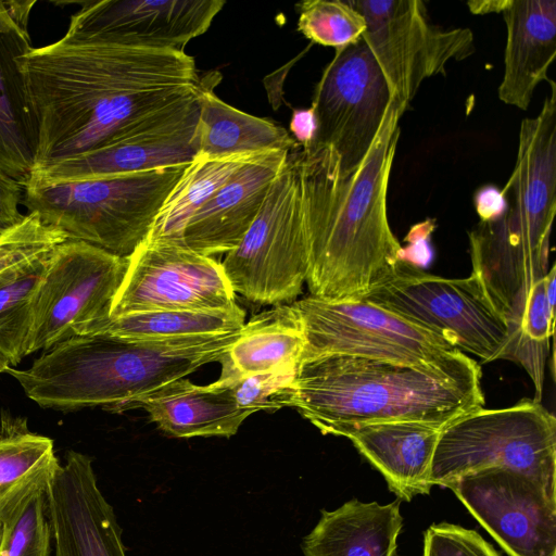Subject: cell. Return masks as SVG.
Segmentation results:
<instances>
[{
    "mask_svg": "<svg viewBox=\"0 0 556 556\" xmlns=\"http://www.w3.org/2000/svg\"><path fill=\"white\" fill-rule=\"evenodd\" d=\"M36 128L35 168L127 140L174 132L199 115L194 59L72 29L20 58Z\"/></svg>",
    "mask_w": 556,
    "mask_h": 556,
    "instance_id": "1",
    "label": "cell"
},
{
    "mask_svg": "<svg viewBox=\"0 0 556 556\" xmlns=\"http://www.w3.org/2000/svg\"><path fill=\"white\" fill-rule=\"evenodd\" d=\"M408 105L391 102L377 140L361 166L342 174L328 147L301 149L309 295L359 301L393 273L403 248L387 213V192Z\"/></svg>",
    "mask_w": 556,
    "mask_h": 556,
    "instance_id": "2",
    "label": "cell"
},
{
    "mask_svg": "<svg viewBox=\"0 0 556 556\" xmlns=\"http://www.w3.org/2000/svg\"><path fill=\"white\" fill-rule=\"evenodd\" d=\"M239 332L176 340L79 334L46 351L27 369L5 372L40 407L119 413L128 401L219 362Z\"/></svg>",
    "mask_w": 556,
    "mask_h": 556,
    "instance_id": "3",
    "label": "cell"
},
{
    "mask_svg": "<svg viewBox=\"0 0 556 556\" xmlns=\"http://www.w3.org/2000/svg\"><path fill=\"white\" fill-rule=\"evenodd\" d=\"M483 404L481 389L456 386L418 367L326 354L299 364L291 407L323 434L344 437L358 427L394 421L443 429Z\"/></svg>",
    "mask_w": 556,
    "mask_h": 556,
    "instance_id": "4",
    "label": "cell"
},
{
    "mask_svg": "<svg viewBox=\"0 0 556 556\" xmlns=\"http://www.w3.org/2000/svg\"><path fill=\"white\" fill-rule=\"evenodd\" d=\"M187 165L56 182L30 179L22 204L67 240L127 257L148 238Z\"/></svg>",
    "mask_w": 556,
    "mask_h": 556,
    "instance_id": "5",
    "label": "cell"
},
{
    "mask_svg": "<svg viewBox=\"0 0 556 556\" xmlns=\"http://www.w3.org/2000/svg\"><path fill=\"white\" fill-rule=\"evenodd\" d=\"M305 336L301 361L346 354L409 365L463 388L481 389L479 364L459 349L365 300L293 301Z\"/></svg>",
    "mask_w": 556,
    "mask_h": 556,
    "instance_id": "6",
    "label": "cell"
},
{
    "mask_svg": "<svg viewBox=\"0 0 556 556\" xmlns=\"http://www.w3.org/2000/svg\"><path fill=\"white\" fill-rule=\"evenodd\" d=\"M248 301L280 305L298 298L308 269L300 146L288 153L252 225L222 262Z\"/></svg>",
    "mask_w": 556,
    "mask_h": 556,
    "instance_id": "7",
    "label": "cell"
},
{
    "mask_svg": "<svg viewBox=\"0 0 556 556\" xmlns=\"http://www.w3.org/2000/svg\"><path fill=\"white\" fill-rule=\"evenodd\" d=\"M492 466L526 473L555 497V416L540 402L525 399L509 407H481L458 417L440 433L430 482L442 486L467 472Z\"/></svg>",
    "mask_w": 556,
    "mask_h": 556,
    "instance_id": "8",
    "label": "cell"
},
{
    "mask_svg": "<svg viewBox=\"0 0 556 556\" xmlns=\"http://www.w3.org/2000/svg\"><path fill=\"white\" fill-rule=\"evenodd\" d=\"M362 300L446 340L482 363L502 359L508 325L481 278H444L402 258L391 276Z\"/></svg>",
    "mask_w": 556,
    "mask_h": 556,
    "instance_id": "9",
    "label": "cell"
},
{
    "mask_svg": "<svg viewBox=\"0 0 556 556\" xmlns=\"http://www.w3.org/2000/svg\"><path fill=\"white\" fill-rule=\"evenodd\" d=\"M127 257L66 240L51 252L36 291L27 355L79 334L110 317Z\"/></svg>",
    "mask_w": 556,
    "mask_h": 556,
    "instance_id": "10",
    "label": "cell"
},
{
    "mask_svg": "<svg viewBox=\"0 0 556 556\" xmlns=\"http://www.w3.org/2000/svg\"><path fill=\"white\" fill-rule=\"evenodd\" d=\"M395 98L362 39L336 50L314 92L317 132L313 144L332 149L341 173H353L377 140Z\"/></svg>",
    "mask_w": 556,
    "mask_h": 556,
    "instance_id": "11",
    "label": "cell"
},
{
    "mask_svg": "<svg viewBox=\"0 0 556 556\" xmlns=\"http://www.w3.org/2000/svg\"><path fill=\"white\" fill-rule=\"evenodd\" d=\"M366 21L365 42L395 97L408 105L427 78L475 50L469 28L432 25L419 0L351 1Z\"/></svg>",
    "mask_w": 556,
    "mask_h": 556,
    "instance_id": "12",
    "label": "cell"
},
{
    "mask_svg": "<svg viewBox=\"0 0 556 556\" xmlns=\"http://www.w3.org/2000/svg\"><path fill=\"white\" fill-rule=\"evenodd\" d=\"M236 304L223 265L212 256L144 240L129 256L110 317L166 311H207Z\"/></svg>",
    "mask_w": 556,
    "mask_h": 556,
    "instance_id": "13",
    "label": "cell"
},
{
    "mask_svg": "<svg viewBox=\"0 0 556 556\" xmlns=\"http://www.w3.org/2000/svg\"><path fill=\"white\" fill-rule=\"evenodd\" d=\"M442 486L455 493L509 556H556V498L532 477L492 466Z\"/></svg>",
    "mask_w": 556,
    "mask_h": 556,
    "instance_id": "14",
    "label": "cell"
},
{
    "mask_svg": "<svg viewBox=\"0 0 556 556\" xmlns=\"http://www.w3.org/2000/svg\"><path fill=\"white\" fill-rule=\"evenodd\" d=\"M223 0L84 1L68 28L101 34L132 47L181 50L204 34Z\"/></svg>",
    "mask_w": 556,
    "mask_h": 556,
    "instance_id": "15",
    "label": "cell"
},
{
    "mask_svg": "<svg viewBox=\"0 0 556 556\" xmlns=\"http://www.w3.org/2000/svg\"><path fill=\"white\" fill-rule=\"evenodd\" d=\"M53 556H126L111 504L88 455L70 451L48 483Z\"/></svg>",
    "mask_w": 556,
    "mask_h": 556,
    "instance_id": "16",
    "label": "cell"
},
{
    "mask_svg": "<svg viewBox=\"0 0 556 556\" xmlns=\"http://www.w3.org/2000/svg\"><path fill=\"white\" fill-rule=\"evenodd\" d=\"M35 4L0 0V173L23 188L35 168L36 128L20 58L31 48L28 23Z\"/></svg>",
    "mask_w": 556,
    "mask_h": 556,
    "instance_id": "17",
    "label": "cell"
},
{
    "mask_svg": "<svg viewBox=\"0 0 556 556\" xmlns=\"http://www.w3.org/2000/svg\"><path fill=\"white\" fill-rule=\"evenodd\" d=\"M540 113L521 122L515 168L503 192L513 198L506 218L517 228L551 239L556 212V85Z\"/></svg>",
    "mask_w": 556,
    "mask_h": 556,
    "instance_id": "18",
    "label": "cell"
},
{
    "mask_svg": "<svg viewBox=\"0 0 556 556\" xmlns=\"http://www.w3.org/2000/svg\"><path fill=\"white\" fill-rule=\"evenodd\" d=\"M289 152L270 151L247 164L193 214L172 244L206 256L233 250L260 212Z\"/></svg>",
    "mask_w": 556,
    "mask_h": 556,
    "instance_id": "19",
    "label": "cell"
},
{
    "mask_svg": "<svg viewBox=\"0 0 556 556\" xmlns=\"http://www.w3.org/2000/svg\"><path fill=\"white\" fill-rule=\"evenodd\" d=\"M142 408L165 434L173 438L225 437L237 433L251 414L237 406L224 379L199 386L186 377L128 401L119 413Z\"/></svg>",
    "mask_w": 556,
    "mask_h": 556,
    "instance_id": "20",
    "label": "cell"
},
{
    "mask_svg": "<svg viewBox=\"0 0 556 556\" xmlns=\"http://www.w3.org/2000/svg\"><path fill=\"white\" fill-rule=\"evenodd\" d=\"M502 14L507 35L498 98L527 110L556 56V1L509 0Z\"/></svg>",
    "mask_w": 556,
    "mask_h": 556,
    "instance_id": "21",
    "label": "cell"
},
{
    "mask_svg": "<svg viewBox=\"0 0 556 556\" xmlns=\"http://www.w3.org/2000/svg\"><path fill=\"white\" fill-rule=\"evenodd\" d=\"M442 428L422 422L394 421L349 431L358 452L384 477L401 500L428 494L431 462Z\"/></svg>",
    "mask_w": 556,
    "mask_h": 556,
    "instance_id": "22",
    "label": "cell"
},
{
    "mask_svg": "<svg viewBox=\"0 0 556 556\" xmlns=\"http://www.w3.org/2000/svg\"><path fill=\"white\" fill-rule=\"evenodd\" d=\"M195 125L174 132L127 140L47 163L36 168L30 179L48 182L68 181L187 164L197 155L193 141Z\"/></svg>",
    "mask_w": 556,
    "mask_h": 556,
    "instance_id": "23",
    "label": "cell"
},
{
    "mask_svg": "<svg viewBox=\"0 0 556 556\" xmlns=\"http://www.w3.org/2000/svg\"><path fill=\"white\" fill-rule=\"evenodd\" d=\"M402 528L400 501L387 505L352 500L321 516L303 539L304 556H395Z\"/></svg>",
    "mask_w": 556,
    "mask_h": 556,
    "instance_id": "24",
    "label": "cell"
},
{
    "mask_svg": "<svg viewBox=\"0 0 556 556\" xmlns=\"http://www.w3.org/2000/svg\"><path fill=\"white\" fill-rule=\"evenodd\" d=\"M200 78L199 115L194 130L197 154L228 156L266 151H292L299 144L283 127L242 112L219 99L212 81Z\"/></svg>",
    "mask_w": 556,
    "mask_h": 556,
    "instance_id": "25",
    "label": "cell"
},
{
    "mask_svg": "<svg viewBox=\"0 0 556 556\" xmlns=\"http://www.w3.org/2000/svg\"><path fill=\"white\" fill-rule=\"evenodd\" d=\"M305 336L292 304H280L254 315L219 361L222 379L298 367Z\"/></svg>",
    "mask_w": 556,
    "mask_h": 556,
    "instance_id": "26",
    "label": "cell"
},
{
    "mask_svg": "<svg viewBox=\"0 0 556 556\" xmlns=\"http://www.w3.org/2000/svg\"><path fill=\"white\" fill-rule=\"evenodd\" d=\"M267 152L197 154L167 195L146 240L175 243L193 214L247 164Z\"/></svg>",
    "mask_w": 556,
    "mask_h": 556,
    "instance_id": "27",
    "label": "cell"
},
{
    "mask_svg": "<svg viewBox=\"0 0 556 556\" xmlns=\"http://www.w3.org/2000/svg\"><path fill=\"white\" fill-rule=\"evenodd\" d=\"M245 312L233 304L207 311L166 309L108 317L88 333L131 340H176L213 337L240 330Z\"/></svg>",
    "mask_w": 556,
    "mask_h": 556,
    "instance_id": "28",
    "label": "cell"
},
{
    "mask_svg": "<svg viewBox=\"0 0 556 556\" xmlns=\"http://www.w3.org/2000/svg\"><path fill=\"white\" fill-rule=\"evenodd\" d=\"M60 465L50 438L31 432L25 418L3 413L0 421V516L25 491L51 479Z\"/></svg>",
    "mask_w": 556,
    "mask_h": 556,
    "instance_id": "29",
    "label": "cell"
},
{
    "mask_svg": "<svg viewBox=\"0 0 556 556\" xmlns=\"http://www.w3.org/2000/svg\"><path fill=\"white\" fill-rule=\"evenodd\" d=\"M554 312L547 300L545 276L530 287L516 314L507 320L508 342L502 359L516 362L526 369L534 384L536 402L542 397Z\"/></svg>",
    "mask_w": 556,
    "mask_h": 556,
    "instance_id": "30",
    "label": "cell"
},
{
    "mask_svg": "<svg viewBox=\"0 0 556 556\" xmlns=\"http://www.w3.org/2000/svg\"><path fill=\"white\" fill-rule=\"evenodd\" d=\"M52 251L0 274V351L11 366L27 355L35 295Z\"/></svg>",
    "mask_w": 556,
    "mask_h": 556,
    "instance_id": "31",
    "label": "cell"
},
{
    "mask_svg": "<svg viewBox=\"0 0 556 556\" xmlns=\"http://www.w3.org/2000/svg\"><path fill=\"white\" fill-rule=\"evenodd\" d=\"M42 481L9 504L0 516V556H51L53 536L48 483Z\"/></svg>",
    "mask_w": 556,
    "mask_h": 556,
    "instance_id": "32",
    "label": "cell"
},
{
    "mask_svg": "<svg viewBox=\"0 0 556 556\" xmlns=\"http://www.w3.org/2000/svg\"><path fill=\"white\" fill-rule=\"evenodd\" d=\"M298 30L314 43L336 50L355 43L366 30L364 16L341 0H306L296 4Z\"/></svg>",
    "mask_w": 556,
    "mask_h": 556,
    "instance_id": "33",
    "label": "cell"
},
{
    "mask_svg": "<svg viewBox=\"0 0 556 556\" xmlns=\"http://www.w3.org/2000/svg\"><path fill=\"white\" fill-rule=\"evenodd\" d=\"M296 371L298 367H290L224 380L230 383L237 406L252 415L291 406Z\"/></svg>",
    "mask_w": 556,
    "mask_h": 556,
    "instance_id": "34",
    "label": "cell"
},
{
    "mask_svg": "<svg viewBox=\"0 0 556 556\" xmlns=\"http://www.w3.org/2000/svg\"><path fill=\"white\" fill-rule=\"evenodd\" d=\"M66 240L62 231L46 225L37 213L28 212L18 224L0 236V274L52 251Z\"/></svg>",
    "mask_w": 556,
    "mask_h": 556,
    "instance_id": "35",
    "label": "cell"
},
{
    "mask_svg": "<svg viewBox=\"0 0 556 556\" xmlns=\"http://www.w3.org/2000/svg\"><path fill=\"white\" fill-rule=\"evenodd\" d=\"M424 556H500L473 530L450 523L431 526L425 532Z\"/></svg>",
    "mask_w": 556,
    "mask_h": 556,
    "instance_id": "36",
    "label": "cell"
},
{
    "mask_svg": "<svg viewBox=\"0 0 556 556\" xmlns=\"http://www.w3.org/2000/svg\"><path fill=\"white\" fill-rule=\"evenodd\" d=\"M22 201L23 186L0 173V236L23 219Z\"/></svg>",
    "mask_w": 556,
    "mask_h": 556,
    "instance_id": "37",
    "label": "cell"
},
{
    "mask_svg": "<svg viewBox=\"0 0 556 556\" xmlns=\"http://www.w3.org/2000/svg\"><path fill=\"white\" fill-rule=\"evenodd\" d=\"M473 205L480 222L483 223L501 218L509 206L503 190L493 185L482 186L476 191Z\"/></svg>",
    "mask_w": 556,
    "mask_h": 556,
    "instance_id": "38",
    "label": "cell"
},
{
    "mask_svg": "<svg viewBox=\"0 0 556 556\" xmlns=\"http://www.w3.org/2000/svg\"><path fill=\"white\" fill-rule=\"evenodd\" d=\"M290 135L302 148H308L314 143L317 132V119L314 109L293 110L290 121Z\"/></svg>",
    "mask_w": 556,
    "mask_h": 556,
    "instance_id": "39",
    "label": "cell"
},
{
    "mask_svg": "<svg viewBox=\"0 0 556 556\" xmlns=\"http://www.w3.org/2000/svg\"><path fill=\"white\" fill-rule=\"evenodd\" d=\"M509 0H484L469 1L468 8L475 14H485L492 12H503Z\"/></svg>",
    "mask_w": 556,
    "mask_h": 556,
    "instance_id": "40",
    "label": "cell"
},
{
    "mask_svg": "<svg viewBox=\"0 0 556 556\" xmlns=\"http://www.w3.org/2000/svg\"><path fill=\"white\" fill-rule=\"evenodd\" d=\"M9 367H12L9 358L0 351V374L5 372Z\"/></svg>",
    "mask_w": 556,
    "mask_h": 556,
    "instance_id": "41",
    "label": "cell"
},
{
    "mask_svg": "<svg viewBox=\"0 0 556 556\" xmlns=\"http://www.w3.org/2000/svg\"><path fill=\"white\" fill-rule=\"evenodd\" d=\"M2 534H3V522L0 520V544H1V540H2Z\"/></svg>",
    "mask_w": 556,
    "mask_h": 556,
    "instance_id": "42",
    "label": "cell"
}]
</instances>
